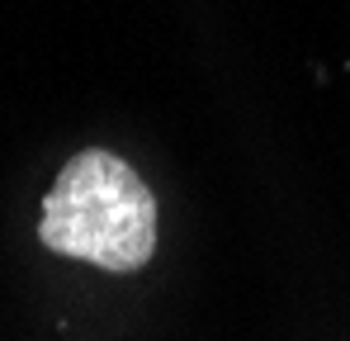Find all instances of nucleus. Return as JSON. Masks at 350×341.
Masks as SVG:
<instances>
[{
	"instance_id": "1",
	"label": "nucleus",
	"mask_w": 350,
	"mask_h": 341,
	"mask_svg": "<svg viewBox=\"0 0 350 341\" xmlns=\"http://www.w3.org/2000/svg\"><path fill=\"white\" fill-rule=\"evenodd\" d=\"M38 237L71 261L100 270H137L157 251V199L123 157L90 147L62 166L43 199Z\"/></svg>"
}]
</instances>
